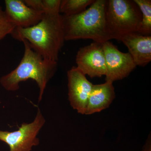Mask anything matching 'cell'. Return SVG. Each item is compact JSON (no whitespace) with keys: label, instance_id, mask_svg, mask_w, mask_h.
Returning <instances> with one entry per match:
<instances>
[{"label":"cell","instance_id":"cell-1","mask_svg":"<svg viewBox=\"0 0 151 151\" xmlns=\"http://www.w3.org/2000/svg\"><path fill=\"white\" fill-rule=\"evenodd\" d=\"M11 35L17 40L27 41L32 49L45 59L57 62L65 41L62 15L44 14L37 24L27 28L16 27Z\"/></svg>","mask_w":151,"mask_h":151},{"label":"cell","instance_id":"cell-2","mask_svg":"<svg viewBox=\"0 0 151 151\" xmlns=\"http://www.w3.org/2000/svg\"><path fill=\"white\" fill-rule=\"evenodd\" d=\"M24 45L23 56L15 69L0 78V83L6 90L14 92L19 89V84L28 79L35 81L39 89L38 103L42 100L47 85L54 76L58 63L45 59L32 49L27 41Z\"/></svg>","mask_w":151,"mask_h":151},{"label":"cell","instance_id":"cell-3","mask_svg":"<svg viewBox=\"0 0 151 151\" xmlns=\"http://www.w3.org/2000/svg\"><path fill=\"white\" fill-rule=\"evenodd\" d=\"M106 0H95L81 13L62 15L65 41L90 39L103 43L111 39L105 19Z\"/></svg>","mask_w":151,"mask_h":151},{"label":"cell","instance_id":"cell-4","mask_svg":"<svg viewBox=\"0 0 151 151\" xmlns=\"http://www.w3.org/2000/svg\"><path fill=\"white\" fill-rule=\"evenodd\" d=\"M105 19L111 39L120 40L124 36L137 33L142 15L134 1L106 0Z\"/></svg>","mask_w":151,"mask_h":151},{"label":"cell","instance_id":"cell-5","mask_svg":"<svg viewBox=\"0 0 151 151\" xmlns=\"http://www.w3.org/2000/svg\"><path fill=\"white\" fill-rule=\"evenodd\" d=\"M45 122L38 108L35 118L31 123H23L18 129L14 132L0 131V140L8 145L9 151H31L34 147L39 144L37 136Z\"/></svg>","mask_w":151,"mask_h":151},{"label":"cell","instance_id":"cell-6","mask_svg":"<svg viewBox=\"0 0 151 151\" xmlns=\"http://www.w3.org/2000/svg\"><path fill=\"white\" fill-rule=\"evenodd\" d=\"M106 72V81L113 82L129 75L137 67L129 52H122L109 41L103 43Z\"/></svg>","mask_w":151,"mask_h":151},{"label":"cell","instance_id":"cell-7","mask_svg":"<svg viewBox=\"0 0 151 151\" xmlns=\"http://www.w3.org/2000/svg\"><path fill=\"white\" fill-rule=\"evenodd\" d=\"M76 67L91 78L106 74L103 43L94 42L79 49L76 57Z\"/></svg>","mask_w":151,"mask_h":151},{"label":"cell","instance_id":"cell-8","mask_svg":"<svg viewBox=\"0 0 151 151\" xmlns=\"http://www.w3.org/2000/svg\"><path fill=\"white\" fill-rule=\"evenodd\" d=\"M67 77L68 98L70 105L78 113L85 114L87 101L94 84L76 66L68 70Z\"/></svg>","mask_w":151,"mask_h":151},{"label":"cell","instance_id":"cell-9","mask_svg":"<svg viewBox=\"0 0 151 151\" xmlns=\"http://www.w3.org/2000/svg\"><path fill=\"white\" fill-rule=\"evenodd\" d=\"M7 15L16 27L27 28L33 26L40 21L44 14L28 6L23 1L5 0Z\"/></svg>","mask_w":151,"mask_h":151},{"label":"cell","instance_id":"cell-10","mask_svg":"<svg viewBox=\"0 0 151 151\" xmlns=\"http://www.w3.org/2000/svg\"><path fill=\"white\" fill-rule=\"evenodd\" d=\"M127 47L137 66H145L151 60V36L132 33L120 40Z\"/></svg>","mask_w":151,"mask_h":151},{"label":"cell","instance_id":"cell-11","mask_svg":"<svg viewBox=\"0 0 151 151\" xmlns=\"http://www.w3.org/2000/svg\"><path fill=\"white\" fill-rule=\"evenodd\" d=\"M113 83L106 81L103 84L93 85L87 101L85 115L99 113L110 106L116 97Z\"/></svg>","mask_w":151,"mask_h":151},{"label":"cell","instance_id":"cell-12","mask_svg":"<svg viewBox=\"0 0 151 151\" xmlns=\"http://www.w3.org/2000/svg\"><path fill=\"white\" fill-rule=\"evenodd\" d=\"M134 1L139 9L142 15V22L137 33L143 35H151V0H134Z\"/></svg>","mask_w":151,"mask_h":151},{"label":"cell","instance_id":"cell-13","mask_svg":"<svg viewBox=\"0 0 151 151\" xmlns=\"http://www.w3.org/2000/svg\"><path fill=\"white\" fill-rule=\"evenodd\" d=\"M95 0H62L60 2V13L63 15L71 16L81 13Z\"/></svg>","mask_w":151,"mask_h":151},{"label":"cell","instance_id":"cell-14","mask_svg":"<svg viewBox=\"0 0 151 151\" xmlns=\"http://www.w3.org/2000/svg\"><path fill=\"white\" fill-rule=\"evenodd\" d=\"M16 27L0 6V41L8 35H11Z\"/></svg>","mask_w":151,"mask_h":151},{"label":"cell","instance_id":"cell-15","mask_svg":"<svg viewBox=\"0 0 151 151\" xmlns=\"http://www.w3.org/2000/svg\"><path fill=\"white\" fill-rule=\"evenodd\" d=\"M45 13L60 14L61 0H42Z\"/></svg>","mask_w":151,"mask_h":151},{"label":"cell","instance_id":"cell-16","mask_svg":"<svg viewBox=\"0 0 151 151\" xmlns=\"http://www.w3.org/2000/svg\"><path fill=\"white\" fill-rule=\"evenodd\" d=\"M23 1L28 6L34 10L44 14L42 0H24Z\"/></svg>","mask_w":151,"mask_h":151},{"label":"cell","instance_id":"cell-17","mask_svg":"<svg viewBox=\"0 0 151 151\" xmlns=\"http://www.w3.org/2000/svg\"><path fill=\"white\" fill-rule=\"evenodd\" d=\"M142 151H151V142L150 139H148L143 147Z\"/></svg>","mask_w":151,"mask_h":151}]
</instances>
